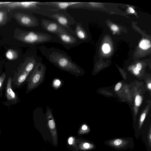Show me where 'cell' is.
<instances>
[{"label": "cell", "mask_w": 151, "mask_h": 151, "mask_svg": "<svg viewBox=\"0 0 151 151\" xmlns=\"http://www.w3.org/2000/svg\"><path fill=\"white\" fill-rule=\"evenodd\" d=\"M42 54L51 63L59 69L76 77L82 74V70L65 52L54 47L48 48L43 45L38 47Z\"/></svg>", "instance_id": "6da1fadb"}, {"label": "cell", "mask_w": 151, "mask_h": 151, "mask_svg": "<svg viewBox=\"0 0 151 151\" xmlns=\"http://www.w3.org/2000/svg\"><path fill=\"white\" fill-rule=\"evenodd\" d=\"M42 15L53 19L69 33L74 35V30L71 29L70 26L74 25L76 22L74 19L67 11L58 10L47 6Z\"/></svg>", "instance_id": "7a4b0ae2"}, {"label": "cell", "mask_w": 151, "mask_h": 151, "mask_svg": "<svg viewBox=\"0 0 151 151\" xmlns=\"http://www.w3.org/2000/svg\"><path fill=\"white\" fill-rule=\"evenodd\" d=\"M41 61L42 58L37 55L35 49L31 56L26 59L21 69L17 73L16 79L17 86H20L25 81L37 64Z\"/></svg>", "instance_id": "3957f363"}, {"label": "cell", "mask_w": 151, "mask_h": 151, "mask_svg": "<svg viewBox=\"0 0 151 151\" xmlns=\"http://www.w3.org/2000/svg\"><path fill=\"white\" fill-rule=\"evenodd\" d=\"M47 70L45 65L42 61L36 65L29 78L27 86V92L38 87L44 81Z\"/></svg>", "instance_id": "277c9868"}, {"label": "cell", "mask_w": 151, "mask_h": 151, "mask_svg": "<svg viewBox=\"0 0 151 151\" xmlns=\"http://www.w3.org/2000/svg\"><path fill=\"white\" fill-rule=\"evenodd\" d=\"M56 35L60 44L68 50L78 46L81 43L75 36L71 34L59 33Z\"/></svg>", "instance_id": "5b68a950"}, {"label": "cell", "mask_w": 151, "mask_h": 151, "mask_svg": "<svg viewBox=\"0 0 151 151\" xmlns=\"http://www.w3.org/2000/svg\"><path fill=\"white\" fill-rule=\"evenodd\" d=\"M41 24L44 29L50 33L55 35L59 33L70 34L63 27L54 21L43 19L41 20Z\"/></svg>", "instance_id": "8992f818"}, {"label": "cell", "mask_w": 151, "mask_h": 151, "mask_svg": "<svg viewBox=\"0 0 151 151\" xmlns=\"http://www.w3.org/2000/svg\"><path fill=\"white\" fill-rule=\"evenodd\" d=\"M80 2H40V5L47 6L50 8L58 10L67 11L73 5Z\"/></svg>", "instance_id": "52a82bcc"}, {"label": "cell", "mask_w": 151, "mask_h": 151, "mask_svg": "<svg viewBox=\"0 0 151 151\" xmlns=\"http://www.w3.org/2000/svg\"><path fill=\"white\" fill-rule=\"evenodd\" d=\"M52 110L47 106L46 110V117L49 128L51 132L54 143L57 144V135L55 122L52 113Z\"/></svg>", "instance_id": "ba28073f"}, {"label": "cell", "mask_w": 151, "mask_h": 151, "mask_svg": "<svg viewBox=\"0 0 151 151\" xmlns=\"http://www.w3.org/2000/svg\"><path fill=\"white\" fill-rule=\"evenodd\" d=\"M12 79L11 77L8 78L7 83L6 93L7 99L11 101L14 103H16L18 98L17 95L12 90Z\"/></svg>", "instance_id": "9c48e42d"}, {"label": "cell", "mask_w": 151, "mask_h": 151, "mask_svg": "<svg viewBox=\"0 0 151 151\" xmlns=\"http://www.w3.org/2000/svg\"><path fill=\"white\" fill-rule=\"evenodd\" d=\"M74 32V35L81 42L82 41L85 40L86 36V33L81 24L76 23V26Z\"/></svg>", "instance_id": "30bf717a"}, {"label": "cell", "mask_w": 151, "mask_h": 151, "mask_svg": "<svg viewBox=\"0 0 151 151\" xmlns=\"http://www.w3.org/2000/svg\"><path fill=\"white\" fill-rule=\"evenodd\" d=\"M127 141L121 139L113 140L109 142V144L114 147H119L126 145Z\"/></svg>", "instance_id": "8fae6325"}, {"label": "cell", "mask_w": 151, "mask_h": 151, "mask_svg": "<svg viewBox=\"0 0 151 151\" xmlns=\"http://www.w3.org/2000/svg\"><path fill=\"white\" fill-rule=\"evenodd\" d=\"M151 46L150 42L147 40H143L139 43V46L144 50H147L150 48Z\"/></svg>", "instance_id": "7c38bea8"}, {"label": "cell", "mask_w": 151, "mask_h": 151, "mask_svg": "<svg viewBox=\"0 0 151 151\" xmlns=\"http://www.w3.org/2000/svg\"><path fill=\"white\" fill-rule=\"evenodd\" d=\"M102 50L105 53H109L110 51V48L109 44H104L102 46Z\"/></svg>", "instance_id": "4fadbf2b"}, {"label": "cell", "mask_w": 151, "mask_h": 151, "mask_svg": "<svg viewBox=\"0 0 151 151\" xmlns=\"http://www.w3.org/2000/svg\"><path fill=\"white\" fill-rule=\"evenodd\" d=\"M142 101V98L139 95H137L135 98V103L136 106H139L141 104Z\"/></svg>", "instance_id": "5bb4252c"}, {"label": "cell", "mask_w": 151, "mask_h": 151, "mask_svg": "<svg viewBox=\"0 0 151 151\" xmlns=\"http://www.w3.org/2000/svg\"><path fill=\"white\" fill-rule=\"evenodd\" d=\"M6 77V74L3 73L0 77V90L1 89Z\"/></svg>", "instance_id": "9a60e30c"}, {"label": "cell", "mask_w": 151, "mask_h": 151, "mask_svg": "<svg viewBox=\"0 0 151 151\" xmlns=\"http://www.w3.org/2000/svg\"><path fill=\"white\" fill-rule=\"evenodd\" d=\"M6 56L7 58L9 60L12 59L14 57L12 52L9 50H8L6 53Z\"/></svg>", "instance_id": "2e32d148"}, {"label": "cell", "mask_w": 151, "mask_h": 151, "mask_svg": "<svg viewBox=\"0 0 151 151\" xmlns=\"http://www.w3.org/2000/svg\"><path fill=\"white\" fill-rule=\"evenodd\" d=\"M53 86L55 87H58L59 86L60 84V81L58 79H55L54 81Z\"/></svg>", "instance_id": "e0dca14e"}, {"label": "cell", "mask_w": 151, "mask_h": 151, "mask_svg": "<svg viewBox=\"0 0 151 151\" xmlns=\"http://www.w3.org/2000/svg\"><path fill=\"white\" fill-rule=\"evenodd\" d=\"M145 115L146 114L145 113H143L141 116L140 119V122L141 123L139 128V129L141 128V127L142 125V123L143 122L145 119Z\"/></svg>", "instance_id": "ac0fdd59"}, {"label": "cell", "mask_w": 151, "mask_h": 151, "mask_svg": "<svg viewBox=\"0 0 151 151\" xmlns=\"http://www.w3.org/2000/svg\"><path fill=\"white\" fill-rule=\"evenodd\" d=\"M148 143L149 145L150 146H151V129H150L149 131L148 132Z\"/></svg>", "instance_id": "d6986e66"}, {"label": "cell", "mask_w": 151, "mask_h": 151, "mask_svg": "<svg viewBox=\"0 0 151 151\" xmlns=\"http://www.w3.org/2000/svg\"><path fill=\"white\" fill-rule=\"evenodd\" d=\"M111 29L114 32H116L119 30L118 27L115 24L112 25L111 27Z\"/></svg>", "instance_id": "ffe728a7"}, {"label": "cell", "mask_w": 151, "mask_h": 151, "mask_svg": "<svg viewBox=\"0 0 151 151\" xmlns=\"http://www.w3.org/2000/svg\"><path fill=\"white\" fill-rule=\"evenodd\" d=\"M122 84L121 83H118L116 85L115 87V90L116 91L118 90L121 87Z\"/></svg>", "instance_id": "44dd1931"}, {"label": "cell", "mask_w": 151, "mask_h": 151, "mask_svg": "<svg viewBox=\"0 0 151 151\" xmlns=\"http://www.w3.org/2000/svg\"><path fill=\"white\" fill-rule=\"evenodd\" d=\"M83 147L86 149L89 148L91 147L90 145L88 143H85L83 145Z\"/></svg>", "instance_id": "7402d4cb"}, {"label": "cell", "mask_w": 151, "mask_h": 151, "mask_svg": "<svg viewBox=\"0 0 151 151\" xmlns=\"http://www.w3.org/2000/svg\"><path fill=\"white\" fill-rule=\"evenodd\" d=\"M142 68V65L140 63H139L137 64L136 68L139 71Z\"/></svg>", "instance_id": "603a6c76"}, {"label": "cell", "mask_w": 151, "mask_h": 151, "mask_svg": "<svg viewBox=\"0 0 151 151\" xmlns=\"http://www.w3.org/2000/svg\"><path fill=\"white\" fill-rule=\"evenodd\" d=\"M4 14L1 12H0V23L1 22L3 18Z\"/></svg>", "instance_id": "cb8c5ba5"}, {"label": "cell", "mask_w": 151, "mask_h": 151, "mask_svg": "<svg viewBox=\"0 0 151 151\" xmlns=\"http://www.w3.org/2000/svg\"><path fill=\"white\" fill-rule=\"evenodd\" d=\"M73 142V139L72 137H70L69 138L68 140V142L70 145H71L72 144Z\"/></svg>", "instance_id": "d4e9b609"}, {"label": "cell", "mask_w": 151, "mask_h": 151, "mask_svg": "<svg viewBox=\"0 0 151 151\" xmlns=\"http://www.w3.org/2000/svg\"><path fill=\"white\" fill-rule=\"evenodd\" d=\"M139 70L137 69L136 68L134 69L133 70L134 73L135 74H138L139 73Z\"/></svg>", "instance_id": "484cf974"}, {"label": "cell", "mask_w": 151, "mask_h": 151, "mask_svg": "<svg viewBox=\"0 0 151 151\" xmlns=\"http://www.w3.org/2000/svg\"><path fill=\"white\" fill-rule=\"evenodd\" d=\"M82 129L83 130H86L88 129V127L87 126L85 125L84 124L82 125Z\"/></svg>", "instance_id": "4316f807"}, {"label": "cell", "mask_w": 151, "mask_h": 151, "mask_svg": "<svg viewBox=\"0 0 151 151\" xmlns=\"http://www.w3.org/2000/svg\"><path fill=\"white\" fill-rule=\"evenodd\" d=\"M129 10L130 13H134L135 12L134 10L131 7H129Z\"/></svg>", "instance_id": "83f0119b"}, {"label": "cell", "mask_w": 151, "mask_h": 151, "mask_svg": "<svg viewBox=\"0 0 151 151\" xmlns=\"http://www.w3.org/2000/svg\"><path fill=\"white\" fill-rule=\"evenodd\" d=\"M148 87L149 89H151V83H150L148 85Z\"/></svg>", "instance_id": "f1b7e54d"}, {"label": "cell", "mask_w": 151, "mask_h": 151, "mask_svg": "<svg viewBox=\"0 0 151 151\" xmlns=\"http://www.w3.org/2000/svg\"><path fill=\"white\" fill-rule=\"evenodd\" d=\"M4 3H9L8 2L7 3H6V2L4 3V2H0V5L3 4H4Z\"/></svg>", "instance_id": "f546056e"}, {"label": "cell", "mask_w": 151, "mask_h": 151, "mask_svg": "<svg viewBox=\"0 0 151 151\" xmlns=\"http://www.w3.org/2000/svg\"><path fill=\"white\" fill-rule=\"evenodd\" d=\"M1 130H0V134H1Z\"/></svg>", "instance_id": "4dcf8cb0"}]
</instances>
